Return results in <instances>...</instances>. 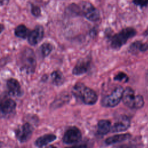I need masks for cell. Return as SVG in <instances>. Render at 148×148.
I'll use <instances>...</instances> for the list:
<instances>
[{
	"mask_svg": "<svg viewBox=\"0 0 148 148\" xmlns=\"http://www.w3.org/2000/svg\"><path fill=\"white\" fill-rule=\"evenodd\" d=\"M131 124L130 119L127 116H123L120 117L114 125L111 127L112 132H119L127 130Z\"/></svg>",
	"mask_w": 148,
	"mask_h": 148,
	"instance_id": "11",
	"label": "cell"
},
{
	"mask_svg": "<svg viewBox=\"0 0 148 148\" xmlns=\"http://www.w3.org/2000/svg\"><path fill=\"white\" fill-rule=\"evenodd\" d=\"M7 87L9 94L12 96L20 97L23 92L19 82L14 78H10L7 81Z\"/></svg>",
	"mask_w": 148,
	"mask_h": 148,
	"instance_id": "13",
	"label": "cell"
},
{
	"mask_svg": "<svg viewBox=\"0 0 148 148\" xmlns=\"http://www.w3.org/2000/svg\"><path fill=\"white\" fill-rule=\"evenodd\" d=\"M136 34V30L131 27L122 29L112 37L110 40L111 46L115 49H120L125 45L130 39L134 36Z\"/></svg>",
	"mask_w": 148,
	"mask_h": 148,
	"instance_id": "3",
	"label": "cell"
},
{
	"mask_svg": "<svg viewBox=\"0 0 148 148\" xmlns=\"http://www.w3.org/2000/svg\"><path fill=\"white\" fill-rule=\"evenodd\" d=\"M111 130V123L108 120H101L97 125V132L100 135H106Z\"/></svg>",
	"mask_w": 148,
	"mask_h": 148,
	"instance_id": "16",
	"label": "cell"
},
{
	"mask_svg": "<svg viewBox=\"0 0 148 148\" xmlns=\"http://www.w3.org/2000/svg\"><path fill=\"white\" fill-rule=\"evenodd\" d=\"M144 35H145V36H148V29H147V30H146L145 32H144Z\"/></svg>",
	"mask_w": 148,
	"mask_h": 148,
	"instance_id": "26",
	"label": "cell"
},
{
	"mask_svg": "<svg viewBox=\"0 0 148 148\" xmlns=\"http://www.w3.org/2000/svg\"><path fill=\"white\" fill-rule=\"evenodd\" d=\"M44 35V29L42 26L37 25L34 30L29 32L28 35V42L31 45H36L42 39Z\"/></svg>",
	"mask_w": 148,
	"mask_h": 148,
	"instance_id": "10",
	"label": "cell"
},
{
	"mask_svg": "<svg viewBox=\"0 0 148 148\" xmlns=\"http://www.w3.org/2000/svg\"><path fill=\"white\" fill-rule=\"evenodd\" d=\"M52 82L56 86H60L64 82L65 78L62 72L58 70L53 72L51 74Z\"/></svg>",
	"mask_w": 148,
	"mask_h": 148,
	"instance_id": "18",
	"label": "cell"
},
{
	"mask_svg": "<svg viewBox=\"0 0 148 148\" xmlns=\"http://www.w3.org/2000/svg\"><path fill=\"white\" fill-rule=\"evenodd\" d=\"M72 92L75 97L81 99L86 105H94L98 100V96L96 92L82 83H76L72 88Z\"/></svg>",
	"mask_w": 148,
	"mask_h": 148,
	"instance_id": "1",
	"label": "cell"
},
{
	"mask_svg": "<svg viewBox=\"0 0 148 148\" xmlns=\"http://www.w3.org/2000/svg\"><path fill=\"white\" fill-rule=\"evenodd\" d=\"M29 33V29L23 24L18 25L14 30L16 36L22 39H25Z\"/></svg>",
	"mask_w": 148,
	"mask_h": 148,
	"instance_id": "19",
	"label": "cell"
},
{
	"mask_svg": "<svg viewBox=\"0 0 148 148\" xmlns=\"http://www.w3.org/2000/svg\"><path fill=\"white\" fill-rule=\"evenodd\" d=\"M144 103L145 101L143 97L140 95H136V98L134 105V109H140L143 106Z\"/></svg>",
	"mask_w": 148,
	"mask_h": 148,
	"instance_id": "21",
	"label": "cell"
},
{
	"mask_svg": "<svg viewBox=\"0 0 148 148\" xmlns=\"http://www.w3.org/2000/svg\"><path fill=\"white\" fill-rule=\"evenodd\" d=\"M3 1V0H0V3H2Z\"/></svg>",
	"mask_w": 148,
	"mask_h": 148,
	"instance_id": "27",
	"label": "cell"
},
{
	"mask_svg": "<svg viewBox=\"0 0 148 148\" xmlns=\"http://www.w3.org/2000/svg\"><path fill=\"white\" fill-rule=\"evenodd\" d=\"M133 3L140 7H145L148 5V0H133Z\"/></svg>",
	"mask_w": 148,
	"mask_h": 148,
	"instance_id": "24",
	"label": "cell"
},
{
	"mask_svg": "<svg viewBox=\"0 0 148 148\" xmlns=\"http://www.w3.org/2000/svg\"><path fill=\"white\" fill-rule=\"evenodd\" d=\"M33 132V128L28 123H25L15 131L16 136L20 142H25L31 137Z\"/></svg>",
	"mask_w": 148,
	"mask_h": 148,
	"instance_id": "8",
	"label": "cell"
},
{
	"mask_svg": "<svg viewBox=\"0 0 148 148\" xmlns=\"http://www.w3.org/2000/svg\"><path fill=\"white\" fill-rule=\"evenodd\" d=\"M82 133L76 127H71L68 128L62 138L63 142L68 145H72L79 142L82 139Z\"/></svg>",
	"mask_w": 148,
	"mask_h": 148,
	"instance_id": "7",
	"label": "cell"
},
{
	"mask_svg": "<svg viewBox=\"0 0 148 148\" xmlns=\"http://www.w3.org/2000/svg\"><path fill=\"white\" fill-rule=\"evenodd\" d=\"M3 29H4V26H3V25L0 23V34L3 31Z\"/></svg>",
	"mask_w": 148,
	"mask_h": 148,
	"instance_id": "25",
	"label": "cell"
},
{
	"mask_svg": "<svg viewBox=\"0 0 148 148\" xmlns=\"http://www.w3.org/2000/svg\"><path fill=\"white\" fill-rule=\"evenodd\" d=\"M81 12L84 17L91 21H97L100 18L99 10L91 3L84 2L81 3Z\"/></svg>",
	"mask_w": 148,
	"mask_h": 148,
	"instance_id": "6",
	"label": "cell"
},
{
	"mask_svg": "<svg viewBox=\"0 0 148 148\" xmlns=\"http://www.w3.org/2000/svg\"><path fill=\"white\" fill-rule=\"evenodd\" d=\"M20 66L21 69L25 71L27 73L34 72L36 66V60L35 54L32 49L25 47L20 55Z\"/></svg>",
	"mask_w": 148,
	"mask_h": 148,
	"instance_id": "2",
	"label": "cell"
},
{
	"mask_svg": "<svg viewBox=\"0 0 148 148\" xmlns=\"http://www.w3.org/2000/svg\"><path fill=\"white\" fill-rule=\"evenodd\" d=\"M129 51L131 53L143 52L148 50V43H143L140 41H135L129 47Z\"/></svg>",
	"mask_w": 148,
	"mask_h": 148,
	"instance_id": "15",
	"label": "cell"
},
{
	"mask_svg": "<svg viewBox=\"0 0 148 148\" xmlns=\"http://www.w3.org/2000/svg\"><path fill=\"white\" fill-rule=\"evenodd\" d=\"M53 45L50 43H43L40 47V51L42 56L43 57H46L49 55L53 50Z\"/></svg>",
	"mask_w": 148,
	"mask_h": 148,
	"instance_id": "20",
	"label": "cell"
},
{
	"mask_svg": "<svg viewBox=\"0 0 148 148\" xmlns=\"http://www.w3.org/2000/svg\"><path fill=\"white\" fill-rule=\"evenodd\" d=\"M16 107V102L5 95L0 98V116L6 117L12 114Z\"/></svg>",
	"mask_w": 148,
	"mask_h": 148,
	"instance_id": "5",
	"label": "cell"
},
{
	"mask_svg": "<svg viewBox=\"0 0 148 148\" xmlns=\"http://www.w3.org/2000/svg\"><path fill=\"white\" fill-rule=\"evenodd\" d=\"M124 88L119 86L117 87L112 92L105 96L101 101V104L105 107H114L117 105L122 99Z\"/></svg>",
	"mask_w": 148,
	"mask_h": 148,
	"instance_id": "4",
	"label": "cell"
},
{
	"mask_svg": "<svg viewBox=\"0 0 148 148\" xmlns=\"http://www.w3.org/2000/svg\"><path fill=\"white\" fill-rule=\"evenodd\" d=\"M114 80L119 82H123L124 83H126L128 81V76L124 72H119L114 77Z\"/></svg>",
	"mask_w": 148,
	"mask_h": 148,
	"instance_id": "22",
	"label": "cell"
},
{
	"mask_svg": "<svg viewBox=\"0 0 148 148\" xmlns=\"http://www.w3.org/2000/svg\"><path fill=\"white\" fill-rule=\"evenodd\" d=\"M56 138L57 136L54 134H46L38 138L35 140V144L38 147H43L49 143L53 142Z\"/></svg>",
	"mask_w": 148,
	"mask_h": 148,
	"instance_id": "17",
	"label": "cell"
},
{
	"mask_svg": "<svg viewBox=\"0 0 148 148\" xmlns=\"http://www.w3.org/2000/svg\"><path fill=\"white\" fill-rule=\"evenodd\" d=\"M136 95L134 91L131 87H126L123 90L122 95V101L124 105L130 108L134 109V105L135 101Z\"/></svg>",
	"mask_w": 148,
	"mask_h": 148,
	"instance_id": "12",
	"label": "cell"
},
{
	"mask_svg": "<svg viewBox=\"0 0 148 148\" xmlns=\"http://www.w3.org/2000/svg\"><path fill=\"white\" fill-rule=\"evenodd\" d=\"M31 13L35 17H38L40 15V9L38 6L32 5L31 6Z\"/></svg>",
	"mask_w": 148,
	"mask_h": 148,
	"instance_id": "23",
	"label": "cell"
},
{
	"mask_svg": "<svg viewBox=\"0 0 148 148\" xmlns=\"http://www.w3.org/2000/svg\"><path fill=\"white\" fill-rule=\"evenodd\" d=\"M90 59L88 57L82 58L79 60L73 69L72 73L75 75H81L85 73L90 66Z\"/></svg>",
	"mask_w": 148,
	"mask_h": 148,
	"instance_id": "9",
	"label": "cell"
},
{
	"mask_svg": "<svg viewBox=\"0 0 148 148\" xmlns=\"http://www.w3.org/2000/svg\"><path fill=\"white\" fill-rule=\"evenodd\" d=\"M130 137H131V135L130 134L115 135L106 138L105 142L108 145L116 144L117 143H120V142L125 141L128 139H129Z\"/></svg>",
	"mask_w": 148,
	"mask_h": 148,
	"instance_id": "14",
	"label": "cell"
}]
</instances>
